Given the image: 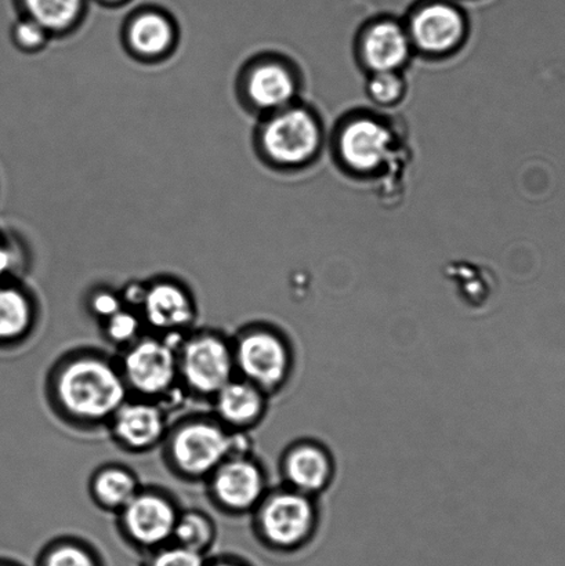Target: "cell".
I'll list each match as a JSON object with an SVG mask.
<instances>
[{
  "label": "cell",
  "mask_w": 565,
  "mask_h": 566,
  "mask_svg": "<svg viewBox=\"0 0 565 566\" xmlns=\"http://www.w3.org/2000/svg\"><path fill=\"white\" fill-rule=\"evenodd\" d=\"M43 394L54 418L80 432L107 429L130 397L116 357L94 347L60 355L44 377Z\"/></svg>",
  "instance_id": "obj_1"
},
{
  "label": "cell",
  "mask_w": 565,
  "mask_h": 566,
  "mask_svg": "<svg viewBox=\"0 0 565 566\" xmlns=\"http://www.w3.org/2000/svg\"><path fill=\"white\" fill-rule=\"evenodd\" d=\"M165 469L186 484H203L232 453L254 452L249 432L227 430L212 413H188L171 421L159 448Z\"/></svg>",
  "instance_id": "obj_2"
},
{
  "label": "cell",
  "mask_w": 565,
  "mask_h": 566,
  "mask_svg": "<svg viewBox=\"0 0 565 566\" xmlns=\"http://www.w3.org/2000/svg\"><path fill=\"white\" fill-rule=\"evenodd\" d=\"M180 338L147 332L118 353L119 369L130 397L151 399L170 410L187 398L180 386L177 346Z\"/></svg>",
  "instance_id": "obj_3"
},
{
  "label": "cell",
  "mask_w": 565,
  "mask_h": 566,
  "mask_svg": "<svg viewBox=\"0 0 565 566\" xmlns=\"http://www.w3.org/2000/svg\"><path fill=\"white\" fill-rule=\"evenodd\" d=\"M251 517L260 545L276 554H293L314 539L320 513L315 497L281 485L270 488Z\"/></svg>",
  "instance_id": "obj_4"
},
{
  "label": "cell",
  "mask_w": 565,
  "mask_h": 566,
  "mask_svg": "<svg viewBox=\"0 0 565 566\" xmlns=\"http://www.w3.org/2000/svg\"><path fill=\"white\" fill-rule=\"evenodd\" d=\"M180 386L187 398L212 401L237 376L232 338L215 327H193L177 346Z\"/></svg>",
  "instance_id": "obj_5"
},
{
  "label": "cell",
  "mask_w": 565,
  "mask_h": 566,
  "mask_svg": "<svg viewBox=\"0 0 565 566\" xmlns=\"http://www.w3.org/2000/svg\"><path fill=\"white\" fill-rule=\"evenodd\" d=\"M237 376L270 397L290 382L295 352L286 333L269 322H251L231 335Z\"/></svg>",
  "instance_id": "obj_6"
},
{
  "label": "cell",
  "mask_w": 565,
  "mask_h": 566,
  "mask_svg": "<svg viewBox=\"0 0 565 566\" xmlns=\"http://www.w3.org/2000/svg\"><path fill=\"white\" fill-rule=\"evenodd\" d=\"M182 507L174 493L160 486L143 485L121 513L116 531L127 546L143 556L174 542Z\"/></svg>",
  "instance_id": "obj_7"
},
{
  "label": "cell",
  "mask_w": 565,
  "mask_h": 566,
  "mask_svg": "<svg viewBox=\"0 0 565 566\" xmlns=\"http://www.w3.org/2000/svg\"><path fill=\"white\" fill-rule=\"evenodd\" d=\"M203 486L216 512L231 518L251 515L270 491L268 471L254 452L230 454Z\"/></svg>",
  "instance_id": "obj_8"
},
{
  "label": "cell",
  "mask_w": 565,
  "mask_h": 566,
  "mask_svg": "<svg viewBox=\"0 0 565 566\" xmlns=\"http://www.w3.org/2000/svg\"><path fill=\"white\" fill-rule=\"evenodd\" d=\"M259 151L280 168H296L318 151V122L307 109L290 107L269 114L257 136Z\"/></svg>",
  "instance_id": "obj_9"
},
{
  "label": "cell",
  "mask_w": 565,
  "mask_h": 566,
  "mask_svg": "<svg viewBox=\"0 0 565 566\" xmlns=\"http://www.w3.org/2000/svg\"><path fill=\"white\" fill-rule=\"evenodd\" d=\"M140 315L147 332L180 338L197 327L199 313L196 296L185 282L157 276L147 281Z\"/></svg>",
  "instance_id": "obj_10"
},
{
  "label": "cell",
  "mask_w": 565,
  "mask_h": 566,
  "mask_svg": "<svg viewBox=\"0 0 565 566\" xmlns=\"http://www.w3.org/2000/svg\"><path fill=\"white\" fill-rule=\"evenodd\" d=\"M170 424V409L164 403L129 397L116 410L105 431L121 451L146 454L163 446Z\"/></svg>",
  "instance_id": "obj_11"
},
{
  "label": "cell",
  "mask_w": 565,
  "mask_h": 566,
  "mask_svg": "<svg viewBox=\"0 0 565 566\" xmlns=\"http://www.w3.org/2000/svg\"><path fill=\"white\" fill-rule=\"evenodd\" d=\"M179 25L168 10L143 6L127 17L122 28V43L130 57L155 64L169 59L179 46Z\"/></svg>",
  "instance_id": "obj_12"
},
{
  "label": "cell",
  "mask_w": 565,
  "mask_h": 566,
  "mask_svg": "<svg viewBox=\"0 0 565 566\" xmlns=\"http://www.w3.org/2000/svg\"><path fill=\"white\" fill-rule=\"evenodd\" d=\"M407 32L426 54L451 53L467 35V17L451 0H422L409 15Z\"/></svg>",
  "instance_id": "obj_13"
},
{
  "label": "cell",
  "mask_w": 565,
  "mask_h": 566,
  "mask_svg": "<svg viewBox=\"0 0 565 566\" xmlns=\"http://www.w3.org/2000/svg\"><path fill=\"white\" fill-rule=\"evenodd\" d=\"M238 92L247 107L265 115L290 107L296 94V80L282 61L263 57L243 66Z\"/></svg>",
  "instance_id": "obj_14"
},
{
  "label": "cell",
  "mask_w": 565,
  "mask_h": 566,
  "mask_svg": "<svg viewBox=\"0 0 565 566\" xmlns=\"http://www.w3.org/2000/svg\"><path fill=\"white\" fill-rule=\"evenodd\" d=\"M280 473L282 485L317 497L334 481L335 460L324 443L307 438L285 449L280 460Z\"/></svg>",
  "instance_id": "obj_15"
},
{
  "label": "cell",
  "mask_w": 565,
  "mask_h": 566,
  "mask_svg": "<svg viewBox=\"0 0 565 566\" xmlns=\"http://www.w3.org/2000/svg\"><path fill=\"white\" fill-rule=\"evenodd\" d=\"M41 321V304L22 280L0 283V352H11L31 340Z\"/></svg>",
  "instance_id": "obj_16"
},
{
  "label": "cell",
  "mask_w": 565,
  "mask_h": 566,
  "mask_svg": "<svg viewBox=\"0 0 565 566\" xmlns=\"http://www.w3.org/2000/svg\"><path fill=\"white\" fill-rule=\"evenodd\" d=\"M270 396L253 382L236 376L216 394L212 415L232 432H251L268 415Z\"/></svg>",
  "instance_id": "obj_17"
},
{
  "label": "cell",
  "mask_w": 565,
  "mask_h": 566,
  "mask_svg": "<svg viewBox=\"0 0 565 566\" xmlns=\"http://www.w3.org/2000/svg\"><path fill=\"white\" fill-rule=\"evenodd\" d=\"M393 135L380 122L358 118L348 122L339 137L343 163L358 174L379 169L389 159Z\"/></svg>",
  "instance_id": "obj_18"
},
{
  "label": "cell",
  "mask_w": 565,
  "mask_h": 566,
  "mask_svg": "<svg viewBox=\"0 0 565 566\" xmlns=\"http://www.w3.org/2000/svg\"><path fill=\"white\" fill-rule=\"evenodd\" d=\"M411 46L407 28L391 19L373 22L362 38L364 63L374 72L400 69L406 64Z\"/></svg>",
  "instance_id": "obj_19"
},
{
  "label": "cell",
  "mask_w": 565,
  "mask_h": 566,
  "mask_svg": "<svg viewBox=\"0 0 565 566\" xmlns=\"http://www.w3.org/2000/svg\"><path fill=\"white\" fill-rule=\"evenodd\" d=\"M143 488L135 470L122 463L102 464L87 481V493L100 512L121 513Z\"/></svg>",
  "instance_id": "obj_20"
},
{
  "label": "cell",
  "mask_w": 565,
  "mask_h": 566,
  "mask_svg": "<svg viewBox=\"0 0 565 566\" xmlns=\"http://www.w3.org/2000/svg\"><path fill=\"white\" fill-rule=\"evenodd\" d=\"M19 15L38 22L54 38H65L85 21L88 0H13Z\"/></svg>",
  "instance_id": "obj_21"
},
{
  "label": "cell",
  "mask_w": 565,
  "mask_h": 566,
  "mask_svg": "<svg viewBox=\"0 0 565 566\" xmlns=\"http://www.w3.org/2000/svg\"><path fill=\"white\" fill-rule=\"evenodd\" d=\"M219 530L215 518L202 509H182L177 520L175 545L208 557L218 541Z\"/></svg>",
  "instance_id": "obj_22"
},
{
  "label": "cell",
  "mask_w": 565,
  "mask_h": 566,
  "mask_svg": "<svg viewBox=\"0 0 565 566\" xmlns=\"http://www.w3.org/2000/svg\"><path fill=\"white\" fill-rule=\"evenodd\" d=\"M35 566H104L103 558L91 542L64 535L43 546Z\"/></svg>",
  "instance_id": "obj_23"
},
{
  "label": "cell",
  "mask_w": 565,
  "mask_h": 566,
  "mask_svg": "<svg viewBox=\"0 0 565 566\" xmlns=\"http://www.w3.org/2000/svg\"><path fill=\"white\" fill-rule=\"evenodd\" d=\"M100 331L104 342L114 347L116 353L132 346L147 333L140 313L125 307L100 324Z\"/></svg>",
  "instance_id": "obj_24"
},
{
  "label": "cell",
  "mask_w": 565,
  "mask_h": 566,
  "mask_svg": "<svg viewBox=\"0 0 565 566\" xmlns=\"http://www.w3.org/2000/svg\"><path fill=\"white\" fill-rule=\"evenodd\" d=\"M30 268V253L14 232L0 227V283L22 280Z\"/></svg>",
  "instance_id": "obj_25"
},
{
  "label": "cell",
  "mask_w": 565,
  "mask_h": 566,
  "mask_svg": "<svg viewBox=\"0 0 565 566\" xmlns=\"http://www.w3.org/2000/svg\"><path fill=\"white\" fill-rule=\"evenodd\" d=\"M10 39L13 46L24 54L42 52L52 41V36L43 27L22 15H19V19L11 25Z\"/></svg>",
  "instance_id": "obj_26"
},
{
  "label": "cell",
  "mask_w": 565,
  "mask_h": 566,
  "mask_svg": "<svg viewBox=\"0 0 565 566\" xmlns=\"http://www.w3.org/2000/svg\"><path fill=\"white\" fill-rule=\"evenodd\" d=\"M85 307L87 314L100 325L124 308V304L119 291L109 286H97L87 293Z\"/></svg>",
  "instance_id": "obj_27"
},
{
  "label": "cell",
  "mask_w": 565,
  "mask_h": 566,
  "mask_svg": "<svg viewBox=\"0 0 565 566\" xmlns=\"http://www.w3.org/2000/svg\"><path fill=\"white\" fill-rule=\"evenodd\" d=\"M208 557L175 543L144 556L142 566H207Z\"/></svg>",
  "instance_id": "obj_28"
},
{
  "label": "cell",
  "mask_w": 565,
  "mask_h": 566,
  "mask_svg": "<svg viewBox=\"0 0 565 566\" xmlns=\"http://www.w3.org/2000/svg\"><path fill=\"white\" fill-rule=\"evenodd\" d=\"M406 86L396 71L375 72L368 83V93L375 103L393 105L400 102Z\"/></svg>",
  "instance_id": "obj_29"
},
{
  "label": "cell",
  "mask_w": 565,
  "mask_h": 566,
  "mask_svg": "<svg viewBox=\"0 0 565 566\" xmlns=\"http://www.w3.org/2000/svg\"><path fill=\"white\" fill-rule=\"evenodd\" d=\"M147 282L130 281L119 289V296L125 308L140 313L144 296H146Z\"/></svg>",
  "instance_id": "obj_30"
},
{
  "label": "cell",
  "mask_w": 565,
  "mask_h": 566,
  "mask_svg": "<svg viewBox=\"0 0 565 566\" xmlns=\"http://www.w3.org/2000/svg\"><path fill=\"white\" fill-rule=\"evenodd\" d=\"M207 566H252L245 559L237 556H220L209 558Z\"/></svg>",
  "instance_id": "obj_31"
},
{
  "label": "cell",
  "mask_w": 565,
  "mask_h": 566,
  "mask_svg": "<svg viewBox=\"0 0 565 566\" xmlns=\"http://www.w3.org/2000/svg\"><path fill=\"white\" fill-rule=\"evenodd\" d=\"M96 2L105 6V8L118 9L122 8V6L132 2V0H96Z\"/></svg>",
  "instance_id": "obj_32"
},
{
  "label": "cell",
  "mask_w": 565,
  "mask_h": 566,
  "mask_svg": "<svg viewBox=\"0 0 565 566\" xmlns=\"http://www.w3.org/2000/svg\"><path fill=\"white\" fill-rule=\"evenodd\" d=\"M0 566H24V565L14 562V559L0 557Z\"/></svg>",
  "instance_id": "obj_33"
}]
</instances>
